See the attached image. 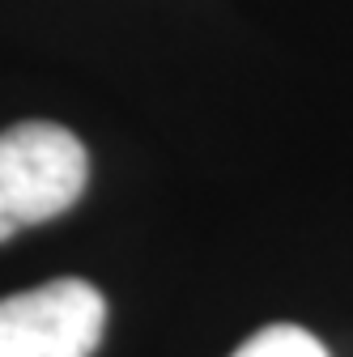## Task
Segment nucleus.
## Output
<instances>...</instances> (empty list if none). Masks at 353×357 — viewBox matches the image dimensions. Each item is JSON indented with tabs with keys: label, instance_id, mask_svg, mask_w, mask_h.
Returning <instances> with one entry per match:
<instances>
[{
	"label": "nucleus",
	"instance_id": "f257e3e1",
	"mask_svg": "<svg viewBox=\"0 0 353 357\" xmlns=\"http://www.w3.org/2000/svg\"><path fill=\"white\" fill-rule=\"evenodd\" d=\"M85 170L81 141L60 123L30 119L0 132V243L73 208Z\"/></svg>",
	"mask_w": 353,
	"mask_h": 357
},
{
	"label": "nucleus",
	"instance_id": "f03ea898",
	"mask_svg": "<svg viewBox=\"0 0 353 357\" xmlns=\"http://www.w3.org/2000/svg\"><path fill=\"white\" fill-rule=\"evenodd\" d=\"M107 328V298L77 277L0 298V357H90Z\"/></svg>",
	"mask_w": 353,
	"mask_h": 357
},
{
	"label": "nucleus",
	"instance_id": "7ed1b4c3",
	"mask_svg": "<svg viewBox=\"0 0 353 357\" xmlns=\"http://www.w3.org/2000/svg\"><path fill=\"white\" fill-rule=\"evenodd\" d=\"M230 357H328V349L298 324H273L255 332L247 344H239Z\"/></svg>",
	"mask_w": 353,
	"mask_h": 357
}]
</instances>
